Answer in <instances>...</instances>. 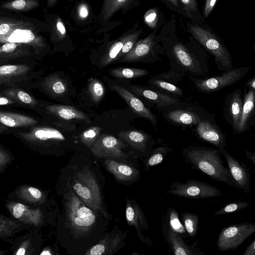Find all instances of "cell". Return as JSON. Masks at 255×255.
I'll list each match as a JSON object with an SVG mask.
<instances>
[{"instance_id":"obj_1","label":"cell","mask_w":255,"mask_h":255,"mask_svg":"<svg viewBox=\"0 0 255 255\" xmlns=\"http://www.w3.org/2000/svg\"><path fill=\"white\" fill-rule=\"evenodd\" d=\"M184 161L192 168L200 170L210 178L238 189L228 167L223 164L219 148L191 145L182 151Z\"/></svg>"},{"instance_id":"obj_2","label":"cell","mask_w":255,"mask_h":255,"mask_svg":"<svg viewBox=\"0 0 255 255\" xmlns=\"http://www.w3.org/2000/svg\"><path fill=\"white\" fill-rule=\"evenodd\" d=\"M170 69L184 75L194 77L205 76L209 72V64L206 58L197 55L183 44L176 42L167 49Z\"/></svg>"},{"instance_id":"obj_3","label":"cell","mask_w":255,"mask_h":255,"mask_svg":"<svg viewBox=\"0 0 255 255\" xmlns=\"http://www.w3.org/2000/svg\"><path fill=\"white\" fill-rule=\"evenodd\" d=\"M190 31L196 40L213 56L218 70L226 71L233 68V59L230 53L215 35L198 25H191Z\"/></svg>"},{"instance_id":"obj_4","label":"cell","mask_w":255,"mask_h":255,"mask_svg":"<svg viewBox=\"0 0 255 255\" xmlns=\"http://www.w3.org/2000/svg\"><path fill=\"white\" fill-rule=\"evenodd\" d=\"M14 135L29 149L40 153L57 142L65 139L57 129L37 124L29 127L28 131L18 132Z\"/></svg>"},{"instance_id":"obj_5","label":"cell","mask_w":255,"mask_h":255,"mask_svg":"<svg viewBox=\"0 0 255 255\" xmlns=\"http://www.w3.org/2000/svg\"><path fill=\"white\" fill-rule=\"evenodd\" d=\"M67 218L71 227L79 234L88 232L96 222V215L70 189L65 195Z\"/></svg>"},{"instance_id":"obj_6","label":"cell","mask_w":255,"mask_h":255,"mask_svg":"<svg viewBox=\"0 0 255 255\" xmlns=\"http://www.w3.org/2000/svg\"><path fill=\"white\" fill-rule=\"evenodd\" d=\"M250 67H240L224 71L219 75L201 78L188 75L191 81L198 92L212 93L233 85L243 78L250 71Z\"/></svg>"},{"instance_id":"obj_7","label":"cell","mask_w":255,"mask_h":255,"mask_svg":"<svg viewBox=\"0 0 255 255\" xmlns=\"http://www.w3.org/2000/svg\"><path fill=\"white\" fill-rule=\"evenodd\" d=\"M73 183L74 192L84 203L95 211H101L106 215L102 205L99 186L94 175L90 171L78 172L74 177Z\"/></svg>"},{"instance_id":"obj_8","label":"cell","mask_w":255,"mask_h":255,"mask_svg":"<svg viewBox=\"0 0 255 255\" xmlns=\"http://www.w3.org/2000/svg\"><path fill=\"white\" fill-rule=\"evenodd\" d=\"M166 193L192 199L216 197L223 194L216 187L196 179H188L186 182H175L170 185Z\"/></svg>"},{"instance_id":"obj_9","label":"cell","mask_w":255,"mask_h":255,"mask_svg":"<svg viewBox=\"0 0 255 255\" xmlns=\"http://www.w3.org/2000/svg\"><path fill=\"white\" fill-rule=\"evenodd\" d=\"M255 232V224L243 222L223 228L218 236L217 247L220 252L237 249Z\"/></svg>"},{"instance_id":"obj_10","label":"cell","mask_w":255,"mask_h":255,"mask_svg":"<svg viewBox=\"0 0 255 255\" xmlns=\"http://www.w3.org/2000/svg\"><path fill=\"white\" fill-rule=\"evenodd\" d=\"M209 116L203 109L185 103L163 112L166 121L183 128H194L201 119Z\"/></svg>"},{"instance_id":"obj_11","label":"cell","mask_w":255,"mask_h":255,"mask_svg":"<svg viewBox=\"0 0 255 255\" xmlns=\"http://www.w3.org/2000/svg\"><path fill=\"white\" fill-rule=\"evenodd\" d=\"M4 206L11 217L28 225L30 229L39 230L44 225V216L40 207L30 206L8 199L5 200Z\"/></svg>"},{"instance_id":"obj_12","label":"cell","mask_w":255,"mask_h":255,"mask_svg":"<svg viewBox=\"0 0 255 255\" xmlns=\"http://www.w3.org/2000/svg\"><path fill=\"white\" fill-rule=\"evenodd\" d=\"M27 25L22 22L8 33L0 35V44L10 42L26 44L32 47L35 53L38 54L45 46L44 40L32 28L25 26Z\"/></svg>"},{"instance_id":"obj_13","label":"cell","mask_w":255,"mask_h":255,"mask_svg":"<svg viewBox=\"0 0 255 255\" xmlns=\"http://www.w3.org/2000/svg\"><path fill=\"white\" fill-rule=\"evenodd\" d=\"M194 132L203 141L218 148H225L227 146L225 134L210 115L199 122L194 127Z\"/></svg>"},{"instance_id":"obj_14","label":"cell","mask_w":255,"mask_h":255,"mask_svg":"<svg viewBox=\"0 0 255 255\" xmlns=\"http://www.w3.org/2000/svg\"><path fill=\"white\" fill-rule=\"evenodd\" d=\"M163 53L157 49L154 36L150 34L136 42L131 50L123 57L121 61L132 62L148 59L149 61L155 62L160 60L158 54Z\"/></svg>"},{"instance_id":"obj_15","label":"cell","mask_w":255,"mask_h":255,"mask_svg":"<svg viewBox=\"0 0 255 255\" xmlns=\"http://www.w3.org/2000/svg\"><path fill=\"white\" fill-rule=\"evenodd\" d=\"M131 89L136 95L154 104L157 109L162 113L185 103L180 98L166 94L154 89L132 85Z\"/></svg>"},{"instance_id":"obj_16","label":"cell","mask_w":255,"mask_h":255,"mask_svg":"<svg viewBox=\"0 0 255 255\" xmlns=\"http://www.w3.org/2000/svg\"><path fill=\"white\" fill-rule=\"evenodd\" d=\"M243 105L241 89H237L226 95L223 115L235 133H238Z\"/></svg>"},{"instance_id":"obj_17","label":"cell","mask_w":255,"mask_h":255,"mask_svg":"<svg viewBox=\"0 0 255 255\" xmlns=\"http://www.w3.org/2000/svg\"><path fill=\"white\" fill-rule=\"evenodd\" d=\"M38 230L30 229L25 234L15 237L10 251L14 255H39L41 247Z\"/></svg>"},{"instance_id":"obj_18","label":"cell","mask_w":255,"mask_h":255,"mask_svg":"<svg viewBox=\"0 0 255 255\" xmlns=\"http://www.w3.org/2000/svg\"><path fill=\"white\" fill-rule=\"evenodd\" d=\"M8 199L30 206L38 207L44 203L46 196L44 192L37 187L22 184L8 194Z\"/></svg>"},{"instance_id":"obj_19","label":"cell","mask_w":255,"mask_h":255,"mask_svg":"<svg viewBox=\"0 0 255 255\" xmlns=\"http://www.w3.org/2000/svg\"><path fill=\"white\" fill-rule=\"evenodd\" d=\"M163 237L172 252L175 255H203L202 252L195 246L186 244L183 238L173 231L163 221L162 223Z\"/></svg>"},{"instance_id":"obj_20","label":"cell","mask_w":255,"mask_h":255,"mask_svg":"<svg viewBox=\"0 0 255 255\" xmlns=\"http://www.w3.org/2000/svg\"><path fill=\"white\" fill-rule=\"evenodd\" d=\"M227 162L231 174L235 181L238 189L243 190L245 193L250 192L251 181L250 173L244 164L233 157L224 148H219Z\"/></svg>"},{"instance_id":"obj_21","label":"cell","mask_w":255,"mask_h":255,"mask_svg":"<svg viewBox=\"0 0 255 255\" xmlns=\"http://www.w3.org/2000/svg\"><path fill=\"white\" fill-rule=\"evenodd\" d=\"M123 146L120 140L112 135L104 134L99 136L91 150L97 157L119 158L125 155Z\"/></svg>"},{"instance_id":"obj_22","label":"cell","mask_w":255,"mask_h":255,"mask_svg":"<svg viewBox=\"0 0 255 255\" xmlns=\"http://www.w3.org/2000/svg\"><path fill=\"white\" fill-rule=\"evenodd\" d=\"M111 89L123 98L131 110L139 117L149 120L153 126L157 125V118L143 102L128 91L117 85H111Z\"/></svg>"},{"instance_id":"obj_23","label":"cell","mask_w":255,"mask_h":255,"mask_svg":"<svg viewBox=\"0 0 255 255\" xmlns=\"http://www.w3.org/2000/svg\"><path fill=\"white\" fill-rule=\"evenodd\" d=\"M31 68L26 64L3 65L0 66V84L16 87V83L28 79Z\"/></svg>"},{"instance_id":"obj_24","label":"cell","mask_w":255,"mask_h":255,"mask_svg":"<svg viewBox=\"0 0 255 255\" xmlns=\"http://www.w3.org/2000/svg\"><path fill=\"white\" fill-rule=\"evenodd\" d=\"M118 136L130 146L141 153H151L155 141L149 134L137 130L121 131Z\"/></svg>"},{"instance_id":"obj_25","label":"cell","mask_w":255,"mask_h":255,"mask_svg":"<svg viewBox=\"0 0 255 255\" xmlns=\"http://www.w3.org/2000/svg\"><path fill=\"white\" fill-rule=\"evenodd\" d=\"M30 229L28 225L0 214V240L11 244L17 233Z\"/></svg>"},{"instance_id":"obj_26","label":"cell","mask_w":255,"mask_h":255,"mask_svg":"<svg viewBox=\"0 0 255 255\" xmlns=\"http://www.w3.org/2000/svg\"><path fill=\"white\" fill-rule=\"evenodd\" d=\"M255 90L248 89L244 95L238 133L245 132L252 126L255 116Z\"/></svg>"},{"instance_id":"obj_27","label":"cell","mask_w":255,"mask_h":255,"mask_svg":"<svg viewBox=\"0 0 255 255\" xmlns=\"http://www.w3.org/2000/svg\"><path fill=\"white\" fill-rule=\"evenodd\" d=\"M30 47L21 43L7 42L0 44V65L9 60L29 55Z\"/></svg>"},{"instance_id":"obj_28","label":"cell","mask_w":255,"mask_h":255,"mask_svg":"<svg viewBox=\"0 0 255 255\" xmlns=\"http://www.w3.org/2000/svg\"><path fill=\"white\" fill-rule=\"evenodd\" d=\"M105 165L107 169L121 181L133 180L139 175V171L135 168L112 160L106 159Z\"/></svg>"},{"instance_id":"obj_29","label":"cell","mask_w":255,"mask_h":255,"mask_svg":"<svg viewBox=\"0 0 255 255\" xmlns=\"http://www.w3.org/2000/svg\"><path fill=\"white\" fill-rule=\"evenodd\" d=\"M0 124L9 128H29L38 124V122L32 117L24 115L0 111Z\"/></svg>"},{"instance_id":"obj_30","label":"cell","mask_w":255,"mask_h":255,"mask_svg":"<svg viewBox=\"0 0 255 255\" xmlns=\"http://www.w3.org/2000/svg\"><path fill=\"white\" fill-rule=\"evenodd\" d=\"M44 110L49 115L66 120H86L88 119L84 113L71 106L57 104L48 105L44 106Z\"/></svg>"},{"instance_id":"obj_31","label":"cell","mask_w":255,"mask_h":255,"mask_svg":"<svg viewBox=\"0 0 255 255\" xmlns=\"http://www.w3.org/2000/svg\"><path fill=\"white\" fill-rule=\"evenodd\" d=\"M126 216L128 225H133L137 231L148 229L143 212L134 201L131 203L130 201L127 202Z\"/></svg>"},{"instance_id":"obj_32","label":"cell","mask_w":255,"mask_h":255,"mask_svg":"<svg viewBox=\"0 0 255 255\" xmlns=\"http://www.w3.org/2000/svg\"><path fill=\"white\" fill-rule=\"evenodd\" d=\"M0 95L7 97L17 104L32 109H35L38 101L24 90L17 87L8 88L0 93Z\"/></svg>"},{"instance_id":"obj_33","label":"cell","mask_w":255,"mask_h":255,"mask_svg":"<svg viewBox=\"0 0 255 255\" xmlns=\"http://www.w3.org/2000/svg\"><path fill=\"white\" fill-rule=\"evenodd\" d=\"M41 84L46 92L53 96L63 95L67 90L65 81L56 74L45 77Z\"/></svg>"},{"instance_id":"obj_34","label":"cell","mask_w":255,"mask_h":255,"mask_svg":"<svg viewBox=\"0 0 255 255\" xmlns=\"http://www.w3.org/2000/svg\"><path fill=\"white\" fill-rule=\"evenodd\" d=\"M133 0H104L101 14V20L107 21L118 10L128 8Z\"/></svg>"},{"instance_id":"obj_35","label":"cell","mask_w":255,"mask_h":255,"mask_svg":"<svg viewBox=\"0 0 255 255\" xmlns=\"http://www.w3.org/2000/svg\"><path fill=\"white\" fill-rule=\"evenodd\" d=\"M148 83L152 89L171 96L180 98L184 96L183 91L180 88L154 76L148 81Z\"/></svg>"},{"instance_id":"obj_36","label":"cell","mask_w":255,"mask_h":255,"mask_svg":"<svg viewBox=\"0 0 255 255\" xmlns=\"http://www.w3.org/2000/svg\"><path fill=\"white\" fill-rule=\"evenodd\" d=\"M164 221L175 232L183 238H186L187 233L183 224L181 222L176 210L172 207L168 208Z\"/></svg>"},{"instance_id":"obj_37","label":"cell","mask_w":255,"mask_h":255,"mask_svg":"<svg viewBox=\"0 0 255 255\" xmlns=\"http://www.w3.org/2000/svg\"><path fill=\"white\" fill-rule=\"evenodd\" d=\"M129 35H126L115 41L111 46L108 51L101 58L100 65L103 67L108 65L116 60L117 57L121 51L125 42Z\"/></svg>"},{"instance_id":"obj_38","label":"cell","mask_w":255,"mask_h":255,"mask_svg":"<svg viewBox=\"0 0 255 255\" xmlns=\"http://www.w3.org/2000/svg\"><path fill=\"white\" fill-rule=\"evenodd\" d=\"M109 73L116 78L130 79L146 76L149 72L144 69L120 67L112 69Z\"/></svg>"},{"instance_id":"obj_39","label":"cell","mask_w":255,"mask_h":255,"mask_svg":"<svg viewBox=\"0 0 255 255\" xmlns=\"http://www.w3.org/2000/svg\"><path fill=\"white\" fill-rule=\"evenodd\" d=\"M172 151V148L167 146H161L153 149L146 160L145 168L148 169L161 163L167 154Z\"/></svg>"},{"instance_id":"obj_40","label":"cell","mask_w":255,"mask_h":255,"mask_svg":"<svg viewBox=\"0 0 255 255\" xmlns=\"http://www.w3.org/2000/svg\"><path fill=\"white\" fill-rule=\"evenodd\" d=\"M181 218L185 229L188 236L190 237H195L197 232L199 221L197 214L184 212L181 213Z\"/></svg>"},{"instance_id":"obj_41","label":"cell","mask_w":255,"mask_h":255,"mask_svg":"<svg viewBox=\"0 0 255 255\" xmlns=\"http://www.w3.org/2000/svg\"><path fill=\"white\" fill-rule=\"evenodd\" d=\"M37 0H14L2 4L3 8L18 11L29 10L39 5Z\"/></svg>"},{"instance_id":"obj_42","label":"cell","mask_w":255,"mask_h":255,"mask_svg":"<svg viewBox=\"0 0 255 255\" xmlns=\"http://www.w3.org/2000/svg\"><path fill=\"white\" fill-rule=\"evenodd\" d=\"M88 91L93 102L98 103L105 95V89L102 83L98 79L91 78L88 81Z\"/></svg>"},{"instance_id":"obj_43","label":"cell","mask_w":255,"mask_h":255,"mask_svg":"<svg viewBox=\"0 0 255 255\" xmlns=\"http://www.w3.org/2000/svg\"><path fill=\"white\" fill-rule=\"evenodd\" d=\"M101 130L98 127H92L81 133L80 139L88 148H92L99 137Z\"/></svg>"},{"instance_id":"obj_44","label":"cell","mask_w":255,"mask_h":255,"mask_svg":"<svg viewBox=\"0 0 255 255\" xmlns=\"http://www.w3.org/2000/svg\"><path fill=\"white\" fill-rule=\"evenodd\" d=\"M118 239H114L113 241H112L111 243H109L108 241L103 240L101 243H100L91 248L86 253V255H101L106 254L107 252L112 251L110 248L114 249V247L117 246L116 245L115 246V245L118 244Z\"/></svg>"},{"instance_id":"obj_45","label":"cell","mask_w":255,"mask_h":255,"mask_svg":"<svg viewBox=\"0 0 255 255\" xmlns=\"http://www.w3.org/2000/svg\"><path fill=\"white\" fill-rule=\"evenodd\" d=\"M249 203L245 201H236L230 203L217 211L214 215H224L227 214L237 212L240 210L247 207Z\"/></svg>"},{"instance_id":"obj_46","label":"cell","mask_w":255,"mask_h":255,"mask_svg":"<svg viewBox=\"0 0 255 255\" xmlns=\"http://www.w3.org/2000/svg\"><path fill=\"white\" fill-rule=\"evenodd\" d=\"M14 159L11 152L0 144V173H4Z\"/></svg>"},{"instance_id":"obj_47","label":"cell","mask_w":255,"mask_h":255,"mask_svg":"<svg viewBox=\"0 0 255 255\" xmlns=\"http://www.w3.org/2000/svg\"><path fill=\"white\" fill-rule=\"evenodd\" d=\"M140 33V32H136L132 34H129L128 39L126 40L121 51L117 56L116 60L121 58L122 57H123L131 50L134 45L136 42V41L139 36Z\"/></svg>"},{"instance_id":"obj_48","label":"cell","mask_w":255,"mask_h":255,"mask_svg":"<svg viewBox=\"0 0 255 255\" xmlns=\"http://www.w3.org/2000/svg\"><path fill=\"white\" fill-rule=\"evenodd\" d=\"M154 77L176 85L180 80L183 79L184 76L169 70L167 71L159 73Z\"/></svg>"},{"instance_id":"obj_49","label":"cell","mask_w":255,"mask_h":255,"mask_svg":"<svg viewBox=\"0 0 255 255\" xmlns=\"http://www.w3.org/2000/svg\"><path fill=\"white\" fill-rule=\"evenodd\" d=\"M145 22L151 28H154L157 21V14L155 9H150L144 15Z\"/></svg>"},{"instance_id":"obj_50","label":"cell","mask_w":255,"mask_h":255,"mask_svg":"<svg viewBox=\"0 0 255 255\" xmlns=\"http://www.w3.org/2000/svg\"><path fill=\"white\" fill-rule=\"evenodd\" d=\"M21 21H0V35L8 33L12 28L20 24Z\"/></svg>"},{"instance_id":"obj_51","label":"cell","mask_w":255,"mask_h":255,"mask_svg":"<svg viewBox=\"0 0 255 255\" xmlns=\"http://www.w3.org/2000/svg\"><path fill=\"white\" fill-rule=\"evenodd\" d=\"M184 5V8L187 12L196 11L197 10V3L195 0H180Z\"/></svg>"},{"instance_id":"obj_52","label":"cell","mask_w":255,"mask_h":255,"mask_svg":"<svg viewBox=\"0 0 255 255\" xmlns=\"http://www.w3.org/2000/svg\"><path fill=\"white\" fill-rule=\"evenodd\" d=\"M217 0H206L203 10V14L207 17L214 8Z\"/></svg>"},{"instance_id":"obj_53","label":"cell","mask_w":255,"mask_h":255,"mask_svg":"<svg viewBox=\"0 0 255 255\" xmlns=\"http://www.w3.org/2000/svg\"><path fill=\"white\" fill-rule=\"evenodd\" d=\"M255 255V239H254L250 244L246 248L243 255Z\"/></svg>"},{"instance_id":"obj_54","label":"cell","mask_w":255,"mask_h":255,"mask_svg":"<svg viewBox=\"0 0 255 255\" xmlns=\"http://www.w3.org/2000/svg\"><path fill=\"white\" fill-rule=\"evenodd\" d=\"M56 28L58 31V32L60 33V34L62 35V37H64L65 35V27L60 18H58L57 19L56 22Z\"/></svg>"},{"instance_id":"obj_55","label":"cell","mask_w":255,"mask_h":255,"mask_svg":"<svg viewBox=\"0 0 255 255\" xmlns=\"http://www.w3.org/2000/svg\"><path fill=\"white\" fill-rule=\"evenodd\" d=\"M15 103V101L13 100L4 96L0 95V106H6Z\"/></svg>"},{"instance_id":"obj_56","label":"cell","mask_w":255,"mask_h":255,"mask_svg":"<svg viewBox=\"0 0 255 255\" xmlns=\"http://www.w3.org/2000/svg\"><path fill=\"white\" fill-rule=\"evenodd\" d=\"M79 15L81 18H85L88 15V10L86 6L83 5L79 9Z\"/></svg>"},{"instance_id":"obj_57","label":"cell","mask_w":255,"mask_h":255,"mask_svg":"<svg viewBox=\"0 0 255 255\" xmlns=\"http://www.w3.org/2000/svg\"><path fill=\"white\" fill-rule=\"evenodd\" d=\"M246 86L248 88V89H253L255 90V77L254 76L253 77L250 79L246 83Z\"/></svg>"},{"instance_id":"obj_58","label":"cell","mask_w":255,"mask_h":255,"mask_svg":"<svg viewBox=\"0 0 255 255\" xmlns=\"http://www.w3.org/2000/svg\"><path fill=\"white\" fill-rule=\"evenodd\" d=\"M245 155L246 157L249 159L253 163V164L255 165V153L251 152L249 151L245 150Z\"/></svg>"},{"instance_id":"obj_59","label":"cell","mask_w":255,"mask_h":255,"mask_svg":"<svg viewBox=\"0 0 255 255\" xmlns=\"http://www.w3.org/2000/svg\"><path fill=\"white\" fill-rule=\"evenodd\" d=\"M39 255H52V253H51V251L48 248H46L43 249L42 251H41V252H40Z\"/></svg>"},{"instance_id":"obj_60","label":"cell","mask_w":255,"mask_h":255,"mask_svg":"<svg viewBox=\"0 0 255 255\" xmlns=\"http://www.w3.org/2000/svg\"><path fill=\"white\" fill-rule=\"evenodd\" d=\"M58 0H47V6L52 7L56 3Z\"/></svg>"},{"instance_id":"obj_61","label":"cell","mask_w":255,"mask_h":255,"mask_svg":"<svg viewBox=\"0 0 255 255\" xmlns=\"http://www.w3.org/2000/svg\"><path fill=\"white\" fill-rule=\"evenodd\" d=\"M7 129V127L0 124V133H3Z\"/></svg>"},{"instance_id":"obj_62","label":"cell","mask_w":255,"mask_h":255,"mask_svg":"<svg viewBox=\"0 0 255 255\" xmlns=\"http://www.w3.org/2000/svg\"><path fill=\"white\" fill-rule=\"evenodd\" d=\"M172 4L175 6H178V2L177 0H168Z\"/></svg>"},{"instance_id":"obj_63","label":"cell","mask_w":255,"mask_h":255,"mask_svg":"<svg viewBox=\"0 0 255 255\" xmlns=\"http://www.w3.org/2000/svg\"><path fill=\"white\" fill-rule=\"evenodd\" d=\"M8 252L7 250H0V255H3L6 254Z\"/></svg>"}]
</instances>
